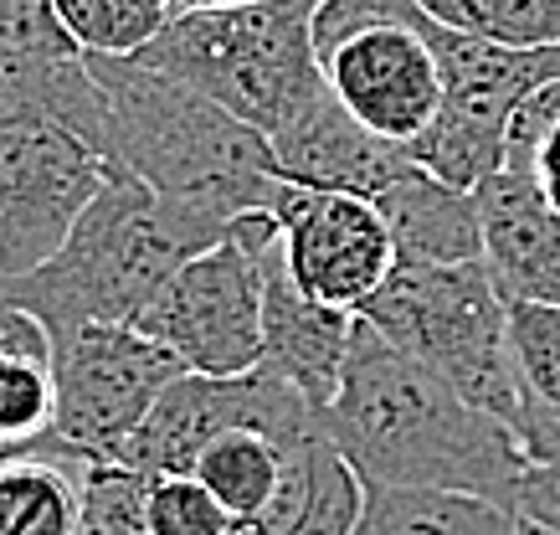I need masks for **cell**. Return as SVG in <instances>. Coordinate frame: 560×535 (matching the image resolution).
<instances>
[{
  "instance_id": "11",
  "label": "cell",
  "mask_w": 560,
  "mask_h": 535,
  "mask_svg": "<svg viewBox=\"0 0 560 535\" xmlns=\"http://www.w3.org/2000/svg\"><path fill=\"white\" fill-rule=\"evenodd\" d=\"M350 340H355V314L329 310L293 283L283 263V237L272 222L262 237V365L257 371L289 381L314 412H324L340 392Z\"/></svg>"
},
{
  "instance_id": "14",
  "label": "cell",
  "mask_w": 560,
  "mask_h": 535,
  "mask_svg": "<svg viewBox=\"0 0 560 535\" xmlns=\"http://www.w3.org/2000/svg\"><path fill=\"white\" fill-rule=\"evenodd\" d=\"M375 211L386 217L396 258L401 263H474L483 258V217H478V196L463 186H447L442 175L427 165H411L396 175L381 196Z\"/></svg>"
},
{
  "instance_id": "24",
  "label": "cell",
  "mask_w": 560,
  "mask_h": 535,
  "mask_svg": "<svg viewBox=\"0 0 560 535\" xmlns=\"http://www.w3.org/2000/svg\"><path fill=\"white\" fill-rule=\"evenodd\" d=\"M144 495H150V474L93 458L83 468V535H150Z\"/></svg>"
},
{
  "instance_id": "25",
  "label": "cell",
  "mask_w": 560,
  "mask_h": 535,
  "mask_svg": "<svg viewBox=\"0 0 560 535\" xmlns=\"http://www.w3.org/2000/svg\"><path fill=\"white\" fill-rule=\"evenodd\" d=\"M150 535H226L232 515L217 504V495L190 474H154L144 495Z\"/></svg>"
},
{
  "instance_id": "8",
  "label": "cell",
  "mask_w": 560,
  "mask_h": 535,
  "mask_svg": "<svg viewBox=\"0 0 560 535\" xmlns=\"http://www.w3.org/2000/svg\"><path fill=\"white\" fill-rule=\"evenodd\" d=\"M108 175L98 150L62 124L0 129V283L57 258Z\"/></svg>"
},
{
  "instance_id": "28",
  "label": "cell",
  "mask_w": 560,
  "mask_h": 535,
  "mask_svg": "<svg viewBox=\"0 0 560 535\" xmlns=\"http://www.w3.org/2000/svg\"><path fill=\"white\" fill-rule=\"evenodd\" d=\"M221 5H247V0H175V16H186V11H221Z\"/></svg>"
},
{
  "instance_id": "16",
  "label": "cell",
  "mask_w": 560,
  "mask_h": 535,
  "mask_svg": "<svg viewBox=\"0 0 560 535\" xmlns=\"http://www.w3.org/2000/svg\"><path fill=\"white\" fill-rule=\"evenodd\" d=\"M57 438L51 335L36 314L0 299V458L47 449Z\"/></svg>"
},
{
  "instance_id": "26",
  "label": "cell",
  "mask_w": 560,
  "mask_h": 535,
  "mask_svg": "<svg viewBox=\"0 0 560 535\" xmlns=\"http://www.w3.org/2000/svg\"><path fill=\"white\" fill-rule=\"evenodd\" d=\"M0 53L11 57H83L68 36L57 0H0Z\"/></svg>"
},
{
  "instance_id": "6",
  "label": "cell",
  "mask_w": 560,
  "mask_h": 535,
  "mask_svg": "<svg viewBox=\"0 0 560 535\" xmlns=\"http://www.w3.org/2000/svg\"><path fill=\"white\" fill-rule=\"evenodd\" d=\"M272 211H247L226 226L135 319L139 335L165 346L196 376H247L262 365V237Z\"/></svg>"
},
{
  "instance_id": "20",
  "label": "cell",
  "mask_w": 560,
  "mask_h": 535,
  "mask_svg": "<svg viewBox=\"0 0 560 535\" xmlns=\"http://www.w3.org/2000/svg\"><path fill=\"white\" fill-rule=\"evenodd\" d=\"M355 535H520V515L483 495L365 484Z\"/></svg>"
},
{
  "instance_id": "29",
  "label": "cell",
  "mask_w": 560,
  "mask_h": 535,
  "mask_svg": "<svg viewBox=\"0 0 560 535\" xmlns=\"http://www.w3.org/2000/svg\"><path fill=\"white\" fill-rule=\"evenodd\" d=\"M520 535H550V531H540V525H529V520H520Z\"/></svg>"
},
{
  "instance_id": "15",
  "label": "cell",
  "mask_w": 560,
  "mask_h": 535,
  "mask_svg": "<svg viewBox=\"0 0 560 535\" xmlns=\"http://www.w3.org/2000/svg\"><path fill=\"white\" fill-rule=\"evenodd\" d=\"M314 438H324V417L308 422V428L237 422V428L217 432V438L196 453L190 479H201L232 520H257V515H268V504L283 495L293 458H299Z\"/></svg>"
},
{
  "instance_id": "7",
  "label": "cell",
  "mask_w": 560,
  "mask_h": 535,
  "mask_svg": "<svg viewBox=\"0 0 560 535\" xmlns=\"http://www.w3.org/2000/svg\"><path fill=\"white\" fill-rule=\"evenodd\" d=\"M57 438L83 458L119 464L154 402L186 376L165 346L135 325H78L51 335Z\"/></svg>"
},
{
  "instance_id": "27",
  "label": "cell",
  "mask_w": 560,
  "mask_h": 535,
  "mask_svg": "<svg viewBox=\"0 0 560 535\" xmlns=\"http://www.w3.org/2000/svg\"><path fill=\"white\" fill-rule=\"evenodd\" d=\"M514 515L560 535V464H525L514 489Z\"/></svg>"
},
{
  "instance_id": "23",
  "label": "cell",
  "mask_w": 560,
  "mask_h": 535,
  "mask_svg": "<svg viewBox=\"0 0 560 535\" xmlns=\"http://www.w3.org/2000/svg\"><path fill=\"white\" fill-rule=\"evenodd\" d=\"M504 171L529 175L540 201L560 217V78L540 83L514 108L504 135Z\"/></svg>"
},
{
  "instance_id": "13",
  "label": "cell",
  "mask_w": 560,
  "mask_h": 535,
  "mask_svg": "<svg viewBox=\"0 0 560 535\" xmlns=\"http://www.w3.org/2000/svg\"><path fill=\"white\" fill-rule=\"evenodd\" d=\"M478 196L483 217V268L510 304H556L560 310V217L540 201L529 175L499 171Z\"/></svg>"
},
{
  "instance_id": "22",
  "label": "cell",
  "mask_w": 560,
  "mask_h": 535,
  "mask_svg": "<svg viewBox=\"0 0 560 535\" xmlns=\"http://www.w3.org/2000/svg\"><path fill=\"white\" fill-rule=\"evenodd\" d=\"M447 32L493 47H560V0H417Z\"/></svg>"
},
{
  "instance_id": "1",
  "label": "cell",
  "mask_w": 560,
  "mask_h": 535,
  "mask_svg": "<svg viewBox=\"0 0 560 535\" xmlns=\"http://www.w3.org/2000/svg\"><path fill=\"white\" fill-rule=\"evenodd\" d=\"M319 417L329 443L360 474V484L453 489L514 510V489L529 464L514 428L463 402L447 381H438L417 361H407L360 314L340 392Z\"/></svg>"
},
{
  "instance_id": "12",
  "label": "cell",
  "mask_w": 560,
  "mask_h": 535,
  "mask_svg": "<svg viewBox=\"0 0 560 535\" xmlns=\"http://www.w3.org/2000/svg\"><path fill=\"white\" fill-rule=\"evenodd\" d=\"M272 160H278V175L289 186H308V190H345V196H365L375 201L381 190L407 175L417 160H411L407 144H390V139H375L365 124H355L340 108V98L324 93L314 104L268 139Z\"/></svg>"
},
{
  "instance_id": "4",
  "label": "cell",
  "mask_w": 560,
  "mask_h": 535,
  "mask_svg": "<svg viewBox=\"0 0 560 535\" xmlns=\"http://www.w3.org/2000/svg\"><path fill=\"white\" fill-rule=\"evenodd\" d=\"M319 0H247L221 11H186L135 57L175 83L206 93L211 104L278 135L324 93L319 47H314Z\"/></svg>"
},
{
  "instance_id": "21",
  "label": "cell",
  "mask_w": 560,
  "mask_h": 535,
  "mask_svg": "<svg viewBox=\"0 0 560 535\" xmlns=\"http://www.w3.org/2000/svg\"><path fill=\"white\" fill-rule=\"evenodd\" d=\"M57 16L83 57H139L171 26L175 0H57Z\"/></svg>"
},
{
  "instance_id": "5",
  "label": "cell",
  "mask_w": 560,
  "mask_h": 535,
  "mask_svg": "<svg viewBox=\"0 0 560 535\" xmlns=\"http://www.w3.org/2000/svg\"><path fill=\"white\" fill-rule=\"evenodd\" d=\"M390 346L463 402L520 428V376L510 350V299L499 294L483 258L474 263H401L386 289L360 310ZM520 438V432H514Z\"/></svg>"
},
{
  "instance_id": "17",
  "label": "cell",
  "mask_w": 560,
  "mask_h": 535,
  "mask_svg": "<svg viewBox=\"0 0 560 535\" xmlns=\"http://www.w3.org/2000/svg\"><path fill=\"white\" fill-rule=\"evenodd\" d=\"M62 438L0 458V535H83V468Z\"/></svg>"
},
{
  "instance_id": "2",
  "label": "cell",
  "mask_w": 560,
  "mask_h": 535,
  "mask_svg": "<svg viewBox=\"0 0 560 535\" xmlns=\"http://www.w3.org/2000/svg\"><path fill=\"white\" fill-rule=\"evenodd\" d=\"M98 83V155L114 175L150 186L160 201L232 226L247 211H272L283 175L268 135L135 57H88Z\"/></svg>"
},
{
  "instance_id": "9",
  "label": "cell",
  "mask_w": 560,
  "mask_h": 535,
  "mask_svg": "<svg viewBox=\"0 0 560 535\" xmlns=\"http://www.w3.org/2000/svg\"><path fill=\"white\" fill-rule=\"evenodd\" d=\"M438 21L422 5L401 21H375L319 53L324 83L355 124L375 139L417 144L442 114V57L432 47Z\"/></svg>"
},
{
  "instance_id": "3",
  "label": "cell",
  "mask_w": 560,
  "mask_h": 535,
  "mask_svg": "<svg viewBox=\"0 0 560 535\" xmlns=\"http://www.w3.org/2000/svg\"><path fill=\"white\" fill-rule=\"evenodd\" d=\"M221 237L226 226L160 201L129 175H108L62 253L36 274L0 283V299L36 314L47 335L78 325H135L175 268H186Z\"/></svg>"
},
{
  "instance_id": "18",
  "label": "cell",
  "mask_w": 560,
  "mask_h": 535,
  "mask_svg": "<svg viewBox=\"0 0 560 535\" xmlns=\"http://www.w3.org/2000/svg\"><path fill=\"white\" fill-rule=\"evenodd\" d=\"M62 124L98 150V83L88 57H11L0 53V129L11 124Z\"/></svg>"
},
{
  "instance_id": "10",
  "label": "cell",
  "mask_w": 560,
  "mask_h": 535,
  "mask_svg": "<svg viewBox=\"0 0 560 535\" xmlns=\"http://www.w3.org/2000/svg\"><path fill=\"white\" fill-rule=\"evenodd\" d=\"M289 278L329 310L360 314L401 268L386 217L365 196L283 186L272 207Z\"/></svg>"
},
{
  "instance_id": "19",
  "label": "cell",
  "mask_w": 560,
  "mask_h": 535,
  "mask_svg": "<svg viewBox=\"0 0 560 535\" xmlns=\"http://www.w3.org/2000/svg\"><path fill=\"white\" fill-rule=\"evenodd\" d=\"M510 350L520 376V443L529 464H560V310L510 304Z\"/></svg>"
}]
</instances>
